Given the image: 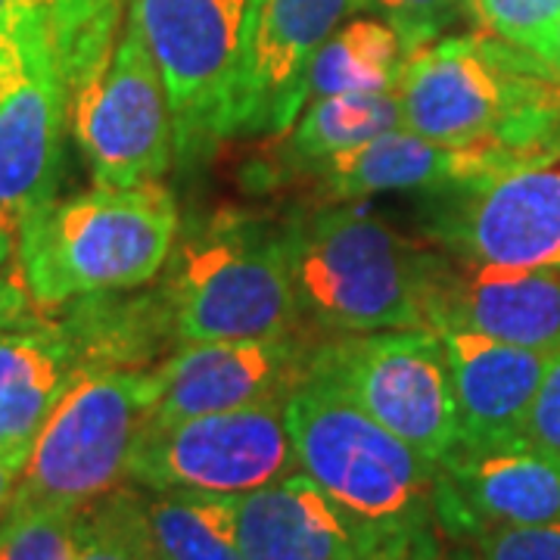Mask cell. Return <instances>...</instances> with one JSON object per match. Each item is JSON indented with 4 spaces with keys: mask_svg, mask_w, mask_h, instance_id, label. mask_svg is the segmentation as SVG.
I'll return each mask as SVG.
<instances>
[{
    "mask_svg": "<svg viewBox=\"0 0 560 560\" xmlns=\"http://www.w3.org/2000/svg\"><path fill=\"white\" fill-rule=\"evenodd\" d=\"M436 334L452 371L460 448H495L526 440V420L555 355L470 330Z\"/></svg>",
    "mask_w": 560,
    "mask_h": 560,
    "instance_id": "obj_19",
    "label": "cell"
},
{
    "mask_svg": "<svg viewBox=\"0 0 560 560\" xmlns=\"http://www.w3.org/2000/svg\"><path fill=\"white\" fill-rule=\"evenodd\" d=\"M529 165L517 153L492 143H442L408 128H393L381 138L361 143L337 160L324 162L320 175L324 202H359L377 194L405 190H448L458 184L501 175L508 168Z\"/></svg>",
    "mask_w": 560,
    "mask_h": 560,
    "instance_id": "obj_18",
    "label": "cell"
},
{
    "mask_svg": "<svg viewBox=\"0 0 560 560\" xmlns=\"http://www.w3.org/2000/svg\"><path fill=\"white\" fill-rule=\"evenodd\" d=\"M88 364L60 318H20L0 327V455L28 460L44 423Z\"/></svg>",
    "mask_w": 560,
    "mask_h": 560,
    "instance_id": "obj_20",
    "label": "cell"
},
{
    "mask_svg": "<svg viewBox=\"0 0 560 560\" xmlns=\"http://www.w3.org/2000/svg\"><path fill=\"white\" fill-rule=\"evenodd\" d=\"M69 94L57 69L44 0L0 10V215L16 231L57 197Z\"/></svg>",
    "mask_w": 560,
    "mask_h": 560,
    "instance_id": "obj_9",
    "label": "cell"
},
{
    "mask_svg": "<svg viewBox=\"0 0 560 560\" xmlns=\"http://www.w3.org/2000/svg\"><path fill=\"white\" fill-rule=\"evenodd\" d=\"M536 60H541L548 69H551V75L560 81V20L555 22V28L548 32V38L539 47V54H536Z\"/></svg>",
    "mask_w": 560,
    "mask_h": 560,
    "instance_id": "obj_33",
    "label": "cell"
},
{
    "mask_svg": "<svg viewBox=\"0 0 560 560\" xmlns=\"http://www.w3.org/2000/svg\"><path fill=\"white\" fill-rule=\"evenodd\" d=\"M25 460L13 458V455H0V517L10 511V504L16 499V489H20V477Z\"/></svg>",
    "mask_w": 560,
    "mask_h": 560,
    "instance_id": "obj_31",
    "label": "cell"
},
{
    "mask_svg": "<svg viewBox=\"0 0 560 560\" xmlns=\"http://www.w3.org/2000/svg\"><path fill=\"white\" fill-rule=\"evenodd\" d=\"M3 7H7V0H0V10H3Z\"/></svg>",
    "mask_w": 560,
    "mask_h": 560,
    "instance_id": "obj_36",
    "label": "cell"
},
{
    "mask_svg": "<svg viewBox=\"0 0 560 560\" xmlns=\"http://www.w3.org/2000/svg\"><path fill=\"white\" fill-rule=\"evenodd\" d=\"M25 290H16L13 283H0V327L10 324L13 318H20L25 312Z\"/></svg>",
    "mask_w": 560,
    "mask_h": 560,
    "instance_id": "obj_32",
    "label": "cell"
},
{
    "mask_svg": "<svg viewBox=\"0 0 560 560\" xmlns=\"http://www.w3.org/2000/svg\"><path fill=\"white\" fill-rule=\"evenodd\" d=\"M474 541L477 560H560V521L486 529Z\"/></svg>",
    "mask_w": 560,
    "mask_h": 560,
    "instance_id": "obj_29",
    "label": "cell"
},
{
    "mask_svg": "<svg viewBox=\"0 0 560 560\" xmlns=\"http://www.w3.org/2000/svg\"><path fill=\"white\" fill-rule=\"evenodd\" d=\"M287 430L302 474L359 523L383 558L436 560V460L315 374L290 389Z\"/></svg>",
    "mask_w": 560,
    "mask_h": 560,
    "instance_id": "obj_1",
    "label": "cell"
},
{
    "mask_svg": "<svg viewBox=\"0 0 560 560\" xmlns=\"http://www.w3.org/2000/svg\"><path fill=\"white\" fill-rule=\"evenodd\" d=\"M305 374L334 383L423 458L458 448V411L442 337L430 327L342 334L312 346Z\"/></svg>",
    "mask_w": 560,
    "mask_h": 560,
    "instance_id": "obj_8",
    "label": "cell"
},
{
    "mask_svg": "<svg viewBox=\"0 0 560 560\" xmlns=\"http://www.w3.org/2000/svg\"><path fill=\"white\" fill-rule=\"evenodd\" d=\"M361 560H386V558H361Z\"/></svg>",
    "mask_w": 560,
    "mask_h": 560,
    "instance_id": "obj_35",
    "label": "cell"
},
{
    "mask_svg": "<svg viewBox=\"0 0 560 560\" xmlns=\"http://www.w3.org/2000/svg\"><path fill=\"white\" fill-rule=\"evenodd\" d=\"M401 66V40L386 22H346L324 40L312 60L308 101L340 94H396Z\"/></svg>",
    "mask_w": 560,
    "mask_h": 560,
    "instance_id": "obj_22",
    "label": "cell"
},
{
    "mask_svg": "<svg viewBox=\"0 0 560 560\" xmlns=\"http://www.w3.org/2000/svg\"><path fill=\"white\" fill-rule=\"evenodd\" d=\"M224 499L243 560L383 558L359 523L302 470Z\"/></svg>",
    "mask_w": 560,
    "mask_h": 560,
    "instance_id": "obj_17",
    "label": "cell"
},
{
    "mask_svg": "<svg viewBox=\"0 0 560 560\" xmlns=\"http://www.w3.org/2000/svg\"><path fill=\"white\" fill-rule=\"evenodd\" d=\"M305 346L290 337L184 342L156 364L162 396L147 423H175L290 396L308 368Z\"/></svg>",
    "mask_w": 560,
    "mask_h": 560,
    "instance_id": "obj_14",
    "label": "cell"
},
{
    "mask_svg": "<svg viewBox=\"0 0 560 560\" xmlns=\"http://www.w3.org/2000/svg\"><path fill=\"white\" fill-rule=\"evenodd\" d=\"M75 560H150L140 548L116 504L103 495L79 511V555Z\"/></svg>",
    "mask_w": 560,
    "mask_h": 560,
    "instance_id": "obj_28",
    "label": "cell"
},
{
    "mask_svg": "<svg viewBox=\"0 0 560 560\" xmlns=\"http://www.w3.org/2000/svg\"><path fill=\"white\" fill-rule=\"evenodd\" d=\"M109 501L150 560H243L224 495L156 492L121 482Z\"/></svg>",
    "mask_w": 560,
    "mask_h": 560,
    "instance_id": "obj_21",
    "label": "cell"
},
{
    "mask_svg": "<svg viewBox=\"0 0 560 560\" xmlns=\"http://www.w3.org/2000/svg\"><path fill=\"white\" fill-rule=\"evenodd\" d=\"M470 13L489 35L536 57L560 20V0H470Z\"/></svg>",
    "mask_w": 560,
    "mask_h": 560,
    "instance_id": "obj_27",
    "label": "cell"
},
{
    "mask_svg": "<svg viewBox=\"0 0 560 560\" xmlns=\"http://www.w3.org/2000/svg\"><path fill=\"white\" fill-rule=\"evenodd\" d=\"M79 511L28 508L0 517V560H75Z\"/></svg>",
    "mask_w": 560,
    "mask_h": 560,
    "instance_id": "obj_25",
    "label": "cell"
},
{
    "mask_svg": "<svg viewBox=\"0 0 560 560\" xmlns=\"http://www.w3.org/2000/svg\"><path fill=\"white\" fill-rule=\"evenodd\" d=\"M300 470L287 430V396L175 423H147L128 482L156 492L243 495Z\"/></svg>",
    "mask_w": 560,
    "mask_h": 560,
    "instance_id": "obj_10",
    "label": "cell"
},
{
    "mask_svg": "<svg viewBox=\"0 0 560 560\" xmlns=\"http://www.w3.org/2000/svg\"><path fill=\"white\" fill-rule=\"evenodd\" d=\"M69 119L101 187H138L168 172L175 125L165 84L128 20L106 66L69 101Z\"/></svg>",
    "mask_w": 560,
    "mask_h": 560,
    "instance_id": "obj_12",
    "label": "cell"
},
{
    "mask_svg": "<svg viewBox=\"0 0 560 560\" xmlns=\"http://www.w3.org/2000/svg\"><path fill=\"white\" fill-rule=\"evenodd\" d=\"M526 440L560 458V355H555L541 377L533 411L526 420Z\"/></svg>",
    "mask_w": 560,
    "mask_h": 560,
    "instance_id": "obj_30",
    "label": "cell"
},
{
    "mask_svg": "<svg viewBox=\"0 0 560 560\" xmlns=\"http://www.w3.org/2000/svg\"><path fill=\"white\" fill-rule=\"evenodd\" d=\"M162 396L156 368L94 371L44 423L10 511H84L128 482V464Z\"/></svg>",
    "mask_w": 560,
    "mask_h": 560,
    "instance_id": "obj_7",
    "label": "cell"
},
{
    "mask_svg": "<svg viewBox=\"0 0 560 560\" xmlns=\"http://www.w3.org/2000/svg\"><path fill=\"white\" fill-rule=\"evenodd\" d=\"M423 320L430 330H470L560 355V271H486L430 253Z\"/></svg>",
    "mask_w": 560,
    "mask_h": 560,
    "instance_id": "obj_13",
    "label": "cell"
},
{
    "mask_svg": "<svg viewBox=\"0 0 560 560\" xmlns=\"http://www.w3.org/2000/svg\"><path fill=\"white\" fill-rule=\"evenodd\" d=\"M302 320L342 334L415 330L430 253L371 209L327 202L280 224Z\"/></svg>",
    "mask_w": 560,
    "mask_h": 560,
    "instance_id": "obj_4",
    "label": "cell"
},
{
    "mask_svg": "<svg viewBox=\"0 0 560 560\" xmlns=\"http://www.w3.org/2000/svg\"><path fill=\"white\" fill-rule=\"evenodd\" d=\"M427 234L467 268L560 271V162L436 190Z\"/></svg>",
    "mask_w": 560,
    "mask_h": 560,
    "instance_id": "obj_11",
    "label": "cell"
},
{
    "mask_svg": "<svg viewBox=\"0 0 560 560\" xmlns=\"http://www.w3.org/2000/svg\"><path fill=\"white\" fill-rule=\"evenodd\" d=\"M401 128L442 143H492L529 162L560 153V81L533 54L486 35L440 38L405 57Z\"/></svg>",
    "mask_w": 560,
    "mask_h": 560,
    "instance_id": "obj_2",
    "label": "cell"
},
{
    "mask_svg": "<svg viewBox=\"0 0 560 560\" xmlns=\"http://www.w3.org/2000/svg\"><path fill=\"white\" fill-rule=\"evenodd\" d=\"M261 0H128V16L160 69L175 153L197 160L234 135L246 54Z\"/></svg>",
    "mask_w": 560,
    "mask_h": 560,
    "instance_id": "obj_6",
    "label": "cell"
},
{
    "mask_svg": "<svg viewBox=\"0 0 560 560\" xmlns=\"http://www.w3.org/2000/svg\"><path fill=\"white\" fill-rule=\"evenodd\" d=\"M28 302L62 308L94 293H125L156 280L178 237V206L162 180L94 187L44 202L16 228Z\"/></svg>",
    "mask_w": 560,
    "mask_h": 560,
    "instance_id": "obj_3",
    "label": "cell"
},
{
    "mask_svg": "<svg viewBox=\"0 0 560 560\" xmlns=\"http://www.w3.org/2000/svg\"><path fill=\"white\" fill-rule=\"evenodd\" d=\"M401 128L399 97L396 94H340L315 97L302 106L290 128V160L318 168L337 160L361 143Z\"/></svg>",
    "mask_w": 560,
    "mask_h": 560,
    "instance_id": "obj_23",
    "label": "cell"
},
{
    "mask_svg": "<svg viewBox=\"0 0 560 560\" xmlns=\"http://www.w3.org/2000/svg\"><path fill=\"white\" fill-rule=\"evenodd\" d=\"M162 290L178 346L290 337L302 324L283 228L243 212L194 224Z\"/></svg>",
    "mask_w": 560,
    "mask_h": 560,
    "instance_id": "obj_5",
    "label": "cell"
},
{
    "mask_svg": "<svg viewBox=\"0 0 560 560\" xmlns=\"http://www.w3.org/2000/svg\"><path fill=\"white\" fill-rule=\"evenodd\" d=\"M10 246H13V228H10V224L3 221V215H0V268L7 265Z\"/></svg>",
    "mask_w": 560,
    "mask_h": 560,
    "instance_id": "obj_34",
    "label": "cell"
},
{
    "mask_svg": "<svg viewBox=\"0 0 560 560\" xmlns=\"http://www.w3.org/2000/svg\"><path fill=\"white\" fill-rule=\"evenodd\" d=\"M352 0H261L234 135H283L308 101V69Z\"/></svg>",
    "mask_w": 560,
    "mask_h": 560,
    "instance_id": "obj_16",
    "label": "cell"
},
{
    "mask_svg": "<svg viewBox=\"0 0 560 560\" xmlns=\"http://www.w3.org/2000/svg\"><path fill=\"white\" fill-rule=\"evenodd\" d=\"M352 7L386 22L399 35L405 57L440 40L448 25L470 13V0H352Z\"/></svg>",
    "mask_w": 560,
    "mask_h": 560,
    "instance_id": "obj_26",
    "label": "cell"
},
{
    "mask_svg": "<svg viewBox=\"0 0 560 560\" xmlns=\"http://www.w3.org/2000/svg\"><path fill=\"white\" fill-rule=\"evenodd\" d=\"M69 101L101 72L119 40L121 0H44Z\"/></svg>",
    "mask_w": 560,
    "mask_h": 560,
    "instance_id": "obj_24",
    "label": "cell"
},
{
    "mask_svg": "<svg viewBox=\"0 0 560 560\" xmlns=\"http://www.w3.org/2000/svg\"><path fill=\"white\" fill-rule=\"evenodd\" d=\"M436 517L455 536L560 521V458L529 440L458 445L440 460Z\"/></svg>",
    "mask_w": 560,
    "mask_h": 560,
    "instance_id": "obj_15",
    "label": "cell"
}]
</instances>
